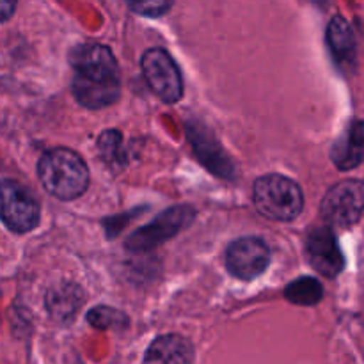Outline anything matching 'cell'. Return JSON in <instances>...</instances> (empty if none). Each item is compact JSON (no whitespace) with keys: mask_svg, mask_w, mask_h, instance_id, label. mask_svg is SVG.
Segmentation results:
<instances>
[{"mask_svg":"<svg viewBox=\"0 0 364 364\" xmlns=\"http://www.w3.org/2000/svg\"><path fill=\"white\" fill-rule=\"evenodd\" d=\"M73 92L85 109H103L117 102L121 77L116 57L103 45H82L75 50Z\"/></svg>","mask_w":364,"mask_h":364,"instance_id":"cell-1","label":"cell"},{"mask_svg":"<svg viewBox=\"0 0 364 364\" xmlns=\"http://www.w3.org/2000/svg\"><path fill=\"white\" fill-rule=\"evenodd\" d=\"M38 176L53 198L71 201L80 198L89 185V169L80 155L68 148H53L41 156Z\"/></svg>","mask_w":364,"mask_h":364,"instance_id":"cell-2","label":"cell"},{"mask_svg":"<svg viewBox=\"0 0 364 364\" xmlns=\"http://www.w3.org/2000/svg\"><path fill=\"white\" fill-rule=\"evenodd\" d=\"M255 206L270 220L288 223L301 215L304 196L301 187L283 174H267L256 180L252 191Z\"/></svg>","mask_w":364,"mask_h":364,"instance_id":"cell-3","label":"cell"},{"mask_svg":"<svg viewBox=\"0 0 364 364\" xmlns=\"http://www.w3.org/2000/svg\"><path fill=\"white\" fill-rule=\"evenodd\" d=\"M0 219L14 233H27L39 223V205L27 187L14 180L0 181Z\"/></svg>","mask_w":364,"mask_h":364,"instance_id":"cell-4","label":"cell"},{"mask_svg":"<svg viewBox=\"0 0 364 364\" xmlns=\"http://www.w3.org/2000/svg\"><path fill=\"white\" fill-rule=\"evenodd\" d=\"M142 75L151 91L166 103H176L183 96V82L173 57L162 48H151L142 55Z\"/></svg>","mask_w":364,"mask_h":364,"instance_id":"cell-5","label":"cell"},{"mask_svg":"<svg viewBox=\"0 0 364 364\" xmlns=\"http://www.w3.org/2000/svg\"><path fill=\"white\" fill-rule=\"evenodd\" d=\"M192 219H194V210L191 206H174V208H169L167 212L160 213L148 226L135 231L128 238L127 247L130 251H149V249L156 247V245L162 244L167 238L180 233L183 228H187L192 223Z\"/></svg>","mask_w":364,"mask_h":364,"instance_id":"cell-6","label":"cell"},{"mask_svg":"<svg viewBox=\"0 0 364 364\" xmlns=\"http://www.w3.org/2000/svg\"><path fill=\"white\" fill-rule=\"evenodd\" d=\"M364 188L361 181H341L326 194L322 201V215L336 226H352L363 215Z\"/></svg>","mask_w":364,"mask_h":364,"instance_id":"cell-7","label":"cell"},{"mask_svg":"<svg viewBox=\"0 0 364 364\" xmlns=\"http://www.w3.org/2000/svg\"><path fill=\"white\" fill-rule=\"evenodd\" d=\"M270 263L269 245L262 238L247 237L233 242L226 251V265L235 277L244 281L256 279Z\"/></svg>","mask_w":364,"mask_h":364,"instance_id":"cell-8","label":"cell"},{"mask_svg":"<svg viewBox=\"0 0 364 364\" xmlns=\"http://www.w3.org/2000/svg\"><path fill=\"white\" fill-rule=\"evenodd\" d=\"M306 252L313 269L326 277H336L343 270V255L331 228H313L306 237Z\"/></svg>","mask_w":364,"mask_h":364,"instance_id":"cell-9","label":"cell"},{"mask_svg":"<svg viewBox=\"0 0 364 364\" xmlns=\"http://www.w3.org/2000/svg\"><path fill=\"white\" fill-rule=\"evenodd\" d=\"M194 348L191 341L178 334L160 336L149 345L144 364H192Z\"/></svg>","mask_w":364,"mask_h":364,"instance_id":"cell-10","label":"cell"},{"mask_svg":"<svg viewBox=\"0 0 364 364\" xmlns=\"http://www.w3.org/2000/svg\"><path fill=\"white\" fill-rule=\"evenodd\" d=\"M188 135H191L192 146L198 151V156L203 160L206 167L210 171H213L215 174L224 178H233V166H231L230 160L224 156L223 149L217 146L215 139L210 137V134L199 130V127L191 124L188 127Z\"/></svg>","mask_w":364,"mask_h":364,"instance_id":"cell-11","label":"cell"},{"mask_svg":"<svg viewBox=\"0 0 364 364\" xmlns=\"http://www.w3.org/2000/svg\"><path fill=\"white\" fill-rule=\"evenodd\" d=\"M327 43L333 52L334 60L340 68H354L355 64V41L352 28L341 16L331 20L327 28Z\"/></svg>","mask_w":364,"mask_h":364,"instance_id":"cell-12","label":"cell"},{"mask_svg":"<svg viewBox=\"0 0 364 364\" xmlns=\"http://www.w3.org/2000/svg\"><path fill=\"white\" fill-rule=\"evenodd\" d=\"M363 123L361 121H354L345 137L336 141L333 148V162L340 167L341 171L352 169V167L359 166L363 160Z\"/></svg>","mask_w":364,"mask_h":364,"instance_id":"cell-13","label":"cell"},{"mask_svg":"<svg viewBox=\"0 0 364 364\" xmlns=\"http://www.w3.org/2000/svg\"><path fill=\"white\" fill-rule=\"evenodd\" d=\"M84 299H82V290L77 284H60L48 291L46 297V306H48L50 315L59 320H68L77 313Z\"/></svg>","mask_w":364,"mask_h":364,"instance_id":"cell-14","label":"cell"},{"mask_svg":"<svg viewBox=\"0 0 364 364\" xmlns=\"http://www.w3.org/2000/svg\"><path fill=\"white\" fill-rule=\"evenodd\" d=\"M284 294H287L288 301L294 302V304L313 306L316 304V302L322 301L323 288L322 284L316 279H313V277H301V279L288 284Z\"/></svg>","mask_w":364,"mask_h":364,"instance_id":"cell-15","label":"cell"},{"mask_svg":"<svg viewBox=\"0 0 364 364\" xmlns=\"http://www.w3.org/2000/svg\"><path fill=\"white\" fill-rule=\"evenodd\" d=\"M123 139L121 134L116 130L103 132L102 137L98 141L100 153H102V159L107 164H121L123 162Z\"/></svg>","mask_w":364,"mask_h":364,"instance_id":"cell-16","label":"cell"},{"mask_svg":"<svg viewBox=\"0 0 364 364\" xmlns=\"http://www.w3.org/2000/svg\"><path fill=\"white\" fill-rule=\"evenodd\" d=\"M87 322L98 329H107V327L123 326L127 323V316L119 313L117 309L110 308H96L87 315Z\"/></svg>","mask_w":364,"mask_h":364,"instance_id":"cell-17","label":"cell"},{"mask_svg":"<svg viewBox=\"0 0 364 364\" xmlns=\"http://www.w3.org/2000/svg\"><path fill=\"white\" fill-rule=\"evenodd\" d=\"M132 11L141 16L156 18L166 14L173 6V0H127Z\"/></svg>","mask_w":364,"mask_h":364,"instance_id":"cell-18","label":"cell"},{"mask_svg":"<svg viewBox=\"0 0 364 364\" xmlns=\"http://www.w3.org/2000/svg\"><path fill=\"white\" fill-rule=\"evenodd\" d=\"M16 9V0H0V23L9 20Z\"/></svg>","mask_w":364,"mask_h":364,"instance_id":"cell-19","label":"cell"}]
</instances>
